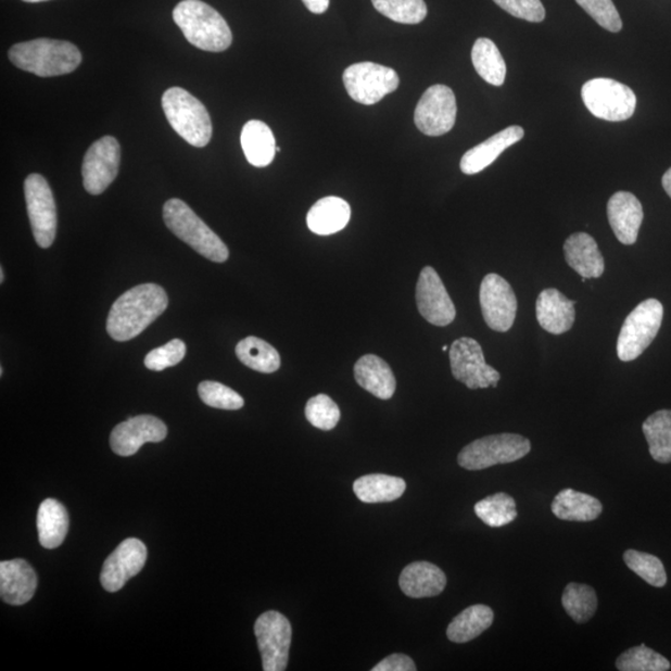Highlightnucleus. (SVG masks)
<instances>
[{"mask_svg": "<svg viewBox=\"0 0 671 671\" xmlns=\"http://www.w3.org/2000/svg\"><path fill=\"white\" fill-rule=\"evenodd\" d=\"M4 278H5L4 277V270H3V268H0V282L3 283L4 282Z\"/></svg>", "mask_w": 671, "mask_h": 671, "instance_id": "49", "label": "nucleus"}, {"mask_svg": "<svg viewBox=\"0 0 671 671\" xmlns=\"http://www.w3.org/2000/svg\"><path fill=\"white\" fill-rule=\"evenodd\" d=\"M452 374L469 390L496 389L501 374L485 363L480 343L470 338L455 340L450 349Z\"/></svg>", "mask_w": 671, "mask_h": 671, "instance_id": "11", "label": "nucleus"}, {"mask_svg": "<svg viewBox=\"0 0 671 671\" xmlns=\"http://www.w3.org/2000/svg\"><path fill=\"white\" fill-rule=\"evenodd\" d=\"M493 609L484 605H476L464 609L447 626L446 636L453 643H468L492 626Z\"/></svg>", "mask_w": 671, "mask_h": 671, "instance_id": "31", "label": "nucleus"}, {"mask_svg": "<svg viewBox=\"0 0 671 671\" xmlns=\"http://www.w3.org/2000/svg\"><path fill=\"white\" fill-rule=\"evenodd\" d=\"M662 187H664L666 192L671 198V168L666 172V175L662 176Z\"/></svg>", "mask_w": 671, "mask_h": 671, "instance_id": "47", "label": "nucleus"}, {"mask_svg": "<svg viewBox=\"0 0 671 671\" xmlns=\"http://www.w3.org/2000/svg\"><path fill=\"white\" fill-rule=\"evenodd\" d=\"M23 2H27V3H40V2H48V0H23Z\"/></svg>", "mask_w": 671, "mask_h": 671, "instance_id": "48", "label": "nucleus"}, {"mask_svg": "<svg viewBox=\"0 0 671 671\" xmlns=\"http://www.w3.org/2000/svg\"><path fill=\"white\" fill-rule=\"evenodd\" d=\"M550 510L559 520L588 522L599 518L604 506L596 497L565 489L554 498Z\"/></svg>", "mask_w": 671, "mask_h": 671, "instance_id": "28", "label": "nucleus"}, {"mask_svg": "<svg viewBox=\"0 0 671 671\" xmlns=\"http://www.w3.org/2000/svg\"><path fill=\"white\" fill-rule=\"evenodd\" d=\"M562 606L575 623H587L597 610L596 591L588 584H567L562 596Z\"/></svg>", "mask_w": 671, "mask_h": 671, "instance_id": "35", "label": "nucleus"}, {"mask_svg": "<svg viewBox=\"0 0 671 671\" xmlns=\"http://www.w3.org/2000/svg\"><path fill=\"white\" fill-rule=\"evenodd\" d=\"M198 394L202 402L212 408L238 410L245 404L242 395L219 382H202L198 385Z\"/></svg>", "mask_w": 671, "mask_h": 671, "instance_id": "40", "label": "nucleus"}, {"mask_svg": "<svg viewBox=\"0 0 671 671\" xmlns=\"http://www.w3.org/2000/svg\"><path fill=\"white\" fill-rule=\"evenodd\" d=\"M307 10L314 14H324L329 10L330 0H303Z\"/></svg>", "mask_w": 671, "mask_h": 671, "instance_id": "46", "label": "nucleus"}, {"mask_svg": "<svg viewBox=\"0 0 671 671\" xmlns=\"http://www.w3.org/2000/svg\"><path fill=\"white\" fill-rule=\"evenodd\" d=\"M651 458L661 464L671 463V410L654 413L643 425Z\"/></svg>", "mask_w": 671, "mask_h": 671, "instance_id": "34", "label": "nucleus"}, {"mask_svg": "<svg viewBox=\"0 0 671 671\" xmlns=\"http://www.w3.org/2000/svg\"><path fill=\"white\" fill-rule=\"evenodd\" d=\"M68 514L55 498L42 502L38 511V533L42 547L53 549L63 544L68 531Z\"/></svg>", "mask_w": 671, "mask_h": 671, "instance_id": "29", "label": "nucleus"}, {"mask_svg": "<svg viewBox=\"0 0 671 671\" xmlns=\"http://www.w3.org/2000/svg\"><path fill=\"white\" fill-rule=\"evenodd\" d=\"M417 667L410 657L404 654H392L372 668V671H416Z\"/></svg>", "mask_w": 671, "mask_h": 671, "instance_id": "45", "label": "nucleus"}, {"mask_svg": "<svg viewBox=\"0 0 671 671\" xmlns=\"http://www.w3.org/2000/svg\"><path fill=\"white\" fill-rule=\"evenodd\" d=\"M494 2L515 18L541 23L546 16L541 0H494Z\"/></svg>", "mask_w": 671, "mask_h": 671, "instance_id": "44", "label": "nucleus"}, {"mask_svg": "<svg viewBox=\"0 0 671 671\" xmlns=\"http://www.w3.org/2000/svg\"><path fill=\"white\" fill-rule=\"evenodd\" d=\"M236 354L240 363L262 374L277 372L281 365L279 352L254 336L240 341Z\"/></svg>", "mask_w": 671, "mask_h": 671, "instance_id": "33", "label": "nucleus"}, {"mask_svg": "<svg viewBox=\"0 0 671 671\" xmlns=\"http://www.w3.org/2000/svg\"><path fill=\"white\" fill-rule=\"evenodd\" d=\"M447 350H450V347H447V346H444V347H443V351H447Z\"/></svg>", "mask_w": 671, "mask_h": 671, "instance_id": "50", "label": "nucleus"}, {"mask_svg": "<svg viewBox=\"0 0 671 671\" xmlns=\"http://www.w3.org/2000/svg\"><path fill=\"white\" fill-rule=\"evenodd\" d=\"M607 214L619 242L624 245L635 244L644 218L638 198L630 192H617L610 197Z\"/></svg>", "mask_w": 671, "mask_h": 671, "instance_id": "19", "label": "nucleus"}, {"mask_svg": "<svg viewBox=\"0 0 671 671\" xmlns=\"http://www.w3.org/2000/svg\"><path fill=\"white\" fill-rule=\"evenodd\" d=\"M343 84L352 100L371 106L398 89L400 76L391 67L357 63L343 73Z\"/></svg>", "mask_w": 671, "mask_h": 671, "instance_id": "9", "label": "nucleus"}, {"mask_svg": "<svg viewBox=\"0 0 671 671\" xmlns=\"http://www.w3.org/2000/svg\"><path fill=\"white\" fill-rule=\"evenodd\" d=\"M457 99L451 88L445 85H433L420 98L415 123L418 130L430 137L443 136L457 122Z\"/></svg>", "mask_w": 671, "mask_h": 671, "instance_id": "13", "label": "nucleus"}, {"mask_svg": "<svg viewBox=\"0 0 671 671\" xmlns=\"http://www.w3.org/2000/svg\"><path fill=\"white\" fill-rule=\"evenodd\" d=\"M174 20L186 39L198 49L220 53L233 42L228 23L202 0H183L174 11Z\"/></svg>", "mask_w": 671, "mask_h": 671, "instance_id": "3", "label": "nucleus"}, {"mask_svg": "<svg viewBox=\"0 0 671 671\" xmlns=\"http://www.w3.org/2000/svg\"><path fill=\"white\" fill-rule=\"evenodd\" d=\"M38 578L24 559L0 564V597L11 606H23L36 595Z\"/></svg>", "mask_w": 671, "mask_h": 671, "instance_id": "20", "label": "nucleus"}, {"mask_svg": "<svg viewBox=\"0 0 671 671\" xmlns=\"http://www.w3.org/2000/svg\"><path fill=\"white\" fill-rule=\"evenodd\" d=\"M407 484L402 478L371 474L358 478L354 492L365 504H381L398 501L406 493Z\"/></svg>", "mask_w": 671, "mask_h": 671, "instance_id": "30", "label": "nucleus"}, {"mask_svg": "<svg viewBox=\"0 0 671 671\" xmlns=\"http://www.w3.org/2000/svg\"><path fill=\"white\" fill-rule=\"evenodd\" d=\"M168 296L156 283H142L119 296L110 309L106 329L111 339L130 341L166 312Z\"/></svg>", "mask_w": 671, "mask_h": 671, "instance_id": "1", "label": "nucleus"}, {"mask_svg": "<svg viewBox=\"0 0 671 671\" xmlns=\"http://www.w3.org/2000/svg\"><path fill=\"white\" fill-rule=\"evenodd\" d=\"M602 28L618 33L623 28L621 15H619L613 0H575Z\"/></svg>", "mask_w": 671, "mask_h": 671, "instance_id": "42", "label": "nucleus"}, {"mask_svg": "<svg viewBox=\"0 0 671 671\" xmlns=\"http://www.w3.org/2000/svg\"><path fill=\"white\" fill-rule=\"evenodd\" d=\"M628 569L638 574L642 580L649 583L650 586L661 588L664 587L668 578L664 565L656 556L640 553V550L628 549L623 556Z\"/></svg>", "mask_w": 671, "mask_h": 671, "instance_id": "38", "label": "nucleus"}, {"mask_svg": "<svg viewBox=\"0 0 671 671\" xmlns=\"http://www.w3.org/2000/svg\"><path fill=\"white\" fill-rule=\"evenodd\" d=\"M471 60L481 79L494 86L504 85L507 72L506 63L493 40L478 39L472 47Z\"/></svg>", "mask_w": 671, "mask_h": 671, "instance_id": "32", "label": "nucleus"}, {"mask_svg": "<svg viewBox=\"0 0 671 671\" xmlns=\"http://www.w3.org/2000/svg\"><path fill=\"white\" fill-rule=\"evenodd\" d=\"M574 305L575 301L567 299L556 289L542 291L536 303L540 326L553 334L570 331L575 320Z\"/></svg>", "mask_w": 671, "mask_h": 671, "instance_id": "22", "label": "nucleus"}, {"mask_svg": "<svg viewBox=\"0 0 671 671\" xmlns=\"http://www.w3.org/2000/svg\"><path fill=\"white\" fill-rule=\"evenodd\" d=\"M242 148L245 157L252 166L257 168L268 167L277 153V141H275L271 128L257 119L244 125L242 137Z\"/></svg>", "mask_w": 671, "mask_h": 671, "instance_id": "27", "label": "nucleus"}, {"mask_svg": "<svg viewBox=\"0 0 671 671\" xmlns=\"http://www.w3.org/2000/svg\"><path fill=\"white\" fill-rule=\"evenodd\" d=\"M664 307L657 299H648L628 315L617 341V354L623 363H631L647 350L660 330Z\"/></svg>", "mask_w": 671, "mask_h": 671, "instance_id": "6", "label": "nucleus"}, {"mask_svg": "<svg viewBox=\"0 0 671 671\" xmlns=\"http://www.w3.org/2000/svg\"><path fill=\"white\" fill-rule=\"evenodd\" d=\"M24 193L34 239L40 248L48 249L54 243L58 227L53 191L45 177L33 174L25 179Z\"/></svg>", "mask_w": 671, "mask_h": 671, "instance_id": "10", "label": "nucleus"}, {"mask_svg": "<svg viewBox=\"0 0 671 671\" xmlns=\"http://www.w3.org/2000/svg\"><path fill=\"white\" fill-rule=\"evenodd\" d=\"M254 632L262 654L263 669L287 670L292 640L289 619L277 610H269L256 619Z\"/></svg>", "mask_w": 671, "mask_h": 671, "instance_id": "12", "label": "nucleus"}, {"mask_svg": "<svg viewBox=\"0 0 671 671\" xmlns=\"http://www.w3.org/2000/svg\"><path fill=\"white\" fill-rule=\"evenodd\" d=\"M416 299L421 316L434 326H447L455 320L457 309L447 294L444 283L432 266L420 271Z\"/></svg>", "mask_w": 671, "mask_h": 671, "instance_id": "17", "label": "nucleus"}, {"mask_svg": "<svg viewBox=\"0 0 671 671\" xmlns=\"http://www.w3.org/2000/svg\"><path fill=\"white\" fill-rule=\"evenodd\" d=\"M305 416L315 428L331 430L339 425L341 412L329 395L318 394L307 402Z\"/></svg>", "mask_w": 671, "mask_h": 671, "instance_id": "41", "label": "nucleus"}, {"mask_svg": "<svg viewBox=\"0 0 671 671\" xmlns=\"http://www.w3.org/2000/svg\"><path fill=\"white\" fill-rule=\"evenodd\" d=\"M8 56L16 67L40 77L71 74L83 62L79 48L72 42L54 39L20 42L10 49Z\"/></svg>", "mask_w": 671, "mask_h": 671, "instance_id": "2", "label": "nucleus"}, {"mask_svg": "<svg viewBox=\"0 0 671 671\" xmlns=\"http://www.w3.org/2000/svg\"><path fill=\"white\" fill-rule=\"evenodd\" d=\"M162 107L169 125L194 148H205L212 140L213 125L208 110L182 88H170L162 97Z\"/></svg>", "mask_w": 671, "mask_h": 671, "instance_id": "5", "label": "nucleus"}, {"mask_svg": "<svg viewBox=\"0 0 671 671\" xmlns=\"http://www.w3.org/2000/svg\"><path fill=\"white\" fill-rule=\"evenodd\" d=\"M616 667L621 671H668L670 661L661 654L645 647H633L625 650L616 661Z\"/></svg>", "mask_w": 671, "mask_h": 671, "instance_id": "39", "label": "nucleus"}, {"mask_svg": "<svg viewBox=\"0 0 671 671\" xmlns=\"http://www.w3.org/2000/svg\"><path fill=\"white\" fill-rule=\"evenodd\" d=\"M480 305L490 329L496 332L511 329L518 314V299L510 283L501 275L489 274L481 282Z\"/></svg>", "mask_w": 671, "mask_h": 671, "instance_id": "15", "label": "nucleus"}, {"mask_svg": "<svg viewBox=\"0 0 671 671\" xmlns=\"http://www.w3.org/2000/svg\"><path fill=\"white\" fill-rule=\"evenodd\" d=\"M355 378L364 390L380 400H391L397 389L391 367L376 355H366L357 360Z\"/></svg>", "mask_w": 671, "mask_h": 671, "instance_id": "25", "label": "nucleus"}, {"mask_svg": "<svg viewBox=\"0 0 671 671\" xmlns=\"http://www.w3.org/2000/svg\"><path fill=\"white\" fill-rule=\"evenodd\" d=\"M531 452L528 438L519 434H495L477 439L458 455L459 466L467 470H483L518 461Z\"/></svg>", "mask_w": 671, "mask_h": 671, "instance_id": "7", "label": "nucleus"}, {"mask_svg": "<svg viewBox=\"0 0 671 671\" xmlns=\"http://www.w3.org/2000/svg\"><path fill=\"white\" fill-rule=\"evenodd\" d=\"M565 257L571 268L586 279H598L606 270L605 257L596 240L587 233H575L566 240Z\"/></svg>", "mask_w": 671, "mask_h": 671, "instance_id": "23", "label": "nucleus"}, {"mask_svg": "<svg viewBox=\"0 0 671 671\" xmlns=\"http://www.w3.org/2000/svg\"><path fill=\"white\" fill-rule=\"evenodd\" d=\"M163 219L172 233L198 254L214 263L228 261L227 245L183 201L174 198L166 202L163 205Z\"/></svg>", "mask_w": 671, "mask_h": 671, "instance_id": "4", "label": "nucleus"}, {"mask_svg": "<svg viewBox=\"0 0 671 671\" xmlns=\"http://www.w3.org/2000/svg\"><path fill=\"white\" fill-rule=\"evenodd\" d=\"M582 100L593 116L609 123L625 122L636 109V97L630 86L606 77L584 84Z\"/></svg>", "mask_w": 671, "mask_h": 671, "instance_id": "8", "label": "nucleus"}, {"mask_svg": "<svg viewBox=\"0 0 671 671\" xmlns=\"http://www.w3.org/2000/svg\"><path fill=\"white\" fill-rule=\"evenodd\" d=\"M122 162V148L115 137L105 136L91 144L83 163L86 192L99 195L116 179Z\"/></svg>", "mask_w": 671, "mask_h": 671, "instance_id": "14", "label": "nucleus"}, {"mask_svg": "<svg viewBox=\"0 0 671 671\" xmlns=\"http://www.w3.org/2000/svg\"><path fill=\"white\" fill-rule=\"evenodd\" d=\"M377 12L401 24L415 25L427 18L425 0H372Z\"/></svg>", "mask_w": 671, "mask_h": 671, "instance_id": "37", "label": "nucleus"}, {"mask_svg": "<svg viewBox=\"0 0 671 671\" xmlns=\"http://www.w3.org/2000/svg\"><path fill=\"white\" fill-rule=\"evenodd\" d=\"M351 218V206L342 198L326 197L307 213V227L317 236H331L345 229Z\"/></svg>", "mask_w": 671, "mask_h": 671, "instance_id": "26", "label": "nucleus"}, {"mask_svg": "<svg viewBox=\"0 0 671 671\" xmlns=\"http://www.w3.org/2000/svg\"><path fill=\"white\" fill-rule=\"evenodd\" d=\"M523 136L524 130L521 126H510L476 145L474 149L464 154L460 161L463 174L468 176L480 174L481 170L493 165L504 151L520 142Z\"/></svg>", "mask_w": 671, "mask_h": 671, "instance_id": "21", "label": "nucleus"}, {"mask_svg": "<svg viewBox=\"0 0 671 671\" xmlns=\"http://www.w3.org/2000/svg\"><path fill=\"white\" fill-rule=\"evenodd\" d=\"M474 511L489 528H504L518 518L514 497L505 493L483 498L477 503Z\"/></svg>", "mask_w": 671, "mask_h": 671, "instance_id": "36", "label": "nucleus"}, {"mask_svg": "<svg viewBox=\"0 0 671 671\" xmlns=\"http://www.w3.org/2000/svg\"><path fill=\"white\" fill-rule=\"evenodd\" d=\"M168 430L165 423L153 416H139L119 423L112 430L111 450L119 457H131L145 443L165 441Z\"/></svg>", "mask_w": 671, "mask_h": 671, "instance_id": "18", "label": "nucleus"}, {"mask_svg": "<svg viewBox=\"0 0 671 671\" xmlns=\"http://www.w3.org/2000/svg\"><path fill=\"white\" fill-rule=\"evenodd\" d=\"M446 586V575L438 566L418 561L404 567L400 587L410 598H428L441 595Z\"/></svg>", "mask_w": 671, "mask_h": 671, "instance_id": "24", "label": "nucleus"}, {"mask_svg": "<svg viewBox=\"0 0 671 671\" xmlns=\"http://www.w3.org/2000/svg\"><path fill=\"white\" fill-rule=\"evenodd\" d=\"M186 352V343L182 340H172L165 346L152 350L144 357V366L151 371H163V369L178 365L185 358Z\"/></svg>", "mask_w": 671, "mask_h": 671, "instance_id": "43", "label": "nucleus"}, {"mask_svg": "<svg viewBox=\"0 0 671 671\" xmlns=\"http://www.w3.org/2000/svg\"><path fill=\"white\" fill-rule=\"evenodd\" d=\"M148 561V547L139 539H127L112 553L101 571V584L114 593L139 574Z\"/></svg>", "mask_w": 671, "mask_h": 671, "instance_id": "16", "label": "nucleus"}]
</instances>
